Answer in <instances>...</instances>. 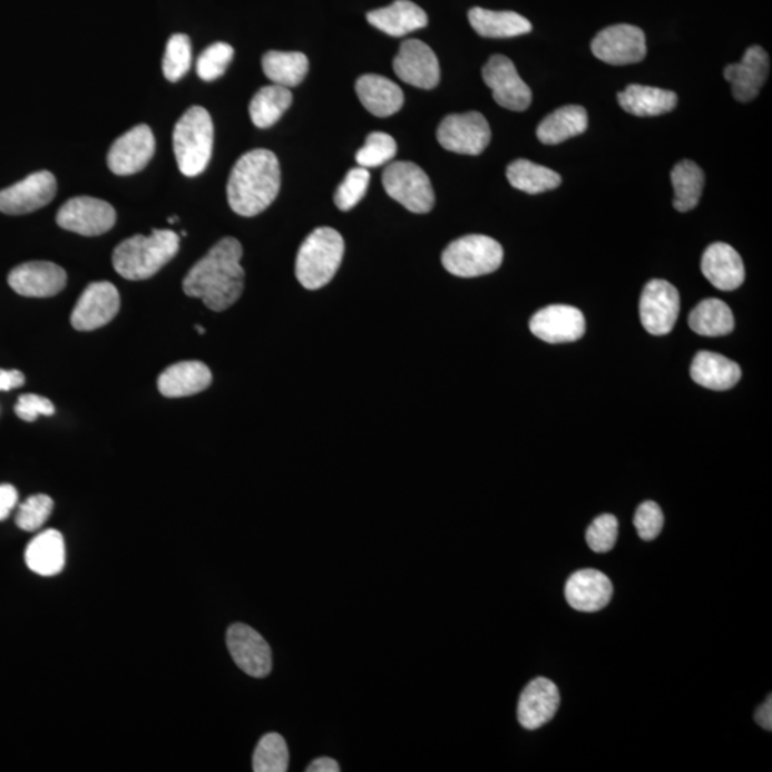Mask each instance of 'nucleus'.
Segmentation results:
<instances>
[{"mask_svg":"<svg viewBox=\"0 0 772 772\" xmlns=\"http://www.w3.org/2000/svg\"><path fill=\"white\" fill-rule=\"evenodd\" d=\"M290 764V753L284 736L270 733L262 736L256 745L252 769L255 772H285Z\"/></svg>","mask_w":772,"mask_h":772,"instance_id":"e433bc0d","label":"nucleus"},{"mask_svg":"<svg viewBox=\"0 0 772 772\" xmlns=\"http://www.w3.org/2000/svg\"><path fill=\"white\" fill-rule=\"evenodd\" d=\"M25 375L17 370H0V391H12L23 387Z\"/></svg>","mask_w":772,"mask_h":772,"instance_id":"de8ad7c7","label":"nucleus"},{"mask_svg":"<svg viewBox=\"0 0 772 772\" xmlns=\"http://www.w3.org/2000/svg\"><path fill=\"white\" fill-rule=\"evenodd\" d=\"M262 69L272 84L294 88L304 82L310 60L301 52L270 50L262 58Z\"/></svg>","mask_w":772,"mask_h":772,"instance_id":"2f4dec72","label":"nucleus"},{"mask_svg":"<svg viewBox=\"0 0 772 772\" xmlns=\"http://www.w3.org/2000/svg\"><path fill=\"white\" fill-rule=\"evenodd\" d=\"M212 372L204 362L185 361L174 363L160 373L159 392L166 398H184L208 390Z\"/></svg>","mask_w":772,"mask_h":772,"instance_id":"b1692460","label":"nucleus"},{"mask_svg":"<svg viewBox=\"0 0 772 772\" xmlns=\"http://www.w3.org/2000/svg\"><path fill=\"white\" fill-rule=\"evenodd\" d=\"M242 245L238 240L224 238L190 267L184 280L185 294L198 297L211 311L228 310L240 300L245 286L241 265Z\"/></svg>","mask_w":772,"mask_h":772,"instance_id":"f257e3e1","label":"nucleus"},{"mask_svg":"<svg viewBox=\"0 0 772 772\" xmlns=\"http://www.w3.org/2000/svg\"><path fill=\"white\" fill-rule=\"evenodd\" d=\"M196 331H198V334H201V335H205V332H206V331H205V328H204V326H199V325H196Z\"/></svg>","mask_w":772,"mask_h":772,"instance_id":"3c124183","label":"nucleus"},{"mask_svg":"<svg viewBox=\"0 0 772 772\" xmlns=\"http://www.w3.org/2000/svg\"><path fill=\"white\" fill-rule=\"evenodd\" d=\"M690 372L695 383L713 391H729L741 380L739 363L709 351L696 353Z\"/></svg>","mask_w":772,"mask_h":772,"instance_id":"cd10ccee","label":"nucleus"},{"mask_svg":"<svg viewBox=\"0 0 772 772\" xmlns=\"http://www.w3.org/2000/svg\"><path fill=\"white\" fill-rule=\"evenodd\" d=\"M504 261V250L496 240L486 235L462 236L447 246L442 265L449 274L477 277L492 274Z\"/></svg>","mask_w":772,"mask_h":772,"instance_id":"423d86ee","label":"nucleus"},{"mask_svg":"<svg viewBox=\"0 0 772 772\" xmlns=\"http://www.w3.org/2000/svg\"><path fill=\"white\" fill-rule=\"evenodd\" d=\"M613 583L597 569H582L569 577L565 585V598L574 609L597 613L613 598Z\"/></svg>","mask_w":772,"mask_h":772,"instance_id":"4be33fe9","label":"nucleus"},{"mask_svg":"<svg viewBox=\"0 0 772 772\" xmlns=\"http://www.w3.org/2000/svg\"><path fill=\"white\" fill-rule=\"evenodd\" d=\"M57 178L49 170L35 172L23 180L0 190V212L27 215L43 208L57 195Z\"/></svg>","mask_w":772,"mask_h":772,"instance_id":"ddd939ff","label":"nucleus"},{"mask_svg":"<svg viewBox=\"0 0 772 772\" xmlns=\"http://www.w3.org/2000/svg\"><path fill=\"white\" fill-rule=\"evenodd\" d=\"M592 49L595 58L605 63L623 67L638 63L647 55L645 33L633 25H614L600 30L594 38Z\"/></svg>","mask_w":772,"mask_h":772,"instance_id":"9b49d317","label":"nucleus"},{"mask_svg":"<svg viewBox=\"0 0 772 772\" xmlns=\"http://www.w3.org/2000/svg\"><path fill=\"white\" fill-rule=\"evenodd\" d=\"M226 645L235 664L254 678H265L272 671V651L257 631L250 625H231Z\"/></svg>","mask_w":772,"mask_h":772,"instance_id":"2eb2a0df","label":"nucleus"},{"mask_svg":"<svg viewBox=\"0 0 772 772\" xmlns=\"http://www.w3.org/2000/svg\"><path fill=\"white\" fill-rule=\"evenodd\" d=\"M120 296L110 282H94L80 295L70 322L75 330L88 332L108 325L118 315Z\"/></svg>","mask_w":772,"mask_h":772,"instance_id":"4468645a","label":"nucleus"},{"mask_svg":"<svg viewBox=\"0 0 772 772\" xmlns=\"http://www.w3.org/2000/svg\"><path fill=\"white\" fill-rule=\"evenodd\" d=\"M701 270L716 290L730 292L744 284V262L733 246L723 242H716L705 250Z\"/></svg>","mask_w":772,"mask_h":772,"instance_id":"5701e85b","label":"nucleus"},{"mask_svg":"<svg viewBox=\"0 0 772 772\" xmlns=\"http://www.w3.org/2000/svg\"><path fill=\"white\" fill-rule=\"evenodd\" d=\"M67 272L53 262L33 261L19 265L8 276L9 286L27 297H50L67 286Z\"/></svg>","mask_w":772,"mask_h":772,"instance_id":"a211bd4d","label":"nucleus"},{"mask_svg":"<svg viewBox=\"0 0 772 772\" xmlns=\"http://www.w3.org/2000/svg\"><path fill=\"white\" fill-rule=\"evenodd\" d=\"M176 221H179L178 216H175V218H169L170 224H174Z\"/></svg>","mask_w":772,"mask_h":772,"instance_id":"603ef678","label":"nucleus"},{"mask_svg":"<svg viewBox=\"0 0 772 772\" xmlns=\"http://www.w3.org/2000/svg\"><path fill=\"white\" fill-rule=\"evenodd\" d=\"M57 222L60 228L84 236H98L114 228L116 212L102 199L78 196L59 209Z\"/></svg>","mask_w":772,"mask_h":772,"instance_id":"f8f14e48","label":"nucleus"},{"mask_svg":"<svg viewBox=\"0 0 772 772\" xmlns=\"http://www.w3.org/2000/svg\"><path fill=\"white\" fill-rule=\"evenodd\" d=\"M769 72V53L761 47H751L746 49L741 62L731 63L724 69V78L731 84L734 98L746 104L759 96Z\"/></svg>","mask_w":772,"mask_h":772,"instance_id":"aec40b11","label":"nucleus"},{"mask_svg":"<svg viewBox=\"0 0 772 772\" xmlns=\"http://www.w3.org/2000/svg\"><path fill=\"white\" fill-rule=\"evenodd\" d=\"M483 82L492 90L494 99L502 108L524 113L532 102V92L517 72L511 59L494 55L482 69Z\"/></svg>","mask_w":772,"mask_h":772,"instance_id":"9d476101","label":"nucleus"},{"mask_svg":"<svg viewBox=\"0 0 772 772\" xmlns=\"http://www.w3.org/2000/svg\"><path fill=\"white\" fill-rule=\"evenodd\" d=\"M437 138L449 153L476 156L491 143V128L479 113L449 115L439 125Z\"/></svg>","mask_w":772,"mask_h":772,"instance_id":"6e6552de","label":"nucleus"},{"mask_svg":"<svg viewBox=\"0 0 772 772\" xmlns=\"http://www.w3.org/2000/svg\"><path fill=\"white\" fill-rule=\"evenodd\" d=\"M25 563L30 571L42 575V577H53L63 571L67 564V547H65L63 535L57 529H47L40 532L28 544L25 551Z\"/></svg>","mask_w":772,"mask_h":772,"instance_id":"a878e982","label":"nucleus"},{"mask_svg":"<svg viewBox=\"0 0 772 772\" xmlns=\"http://www.w3.org/2000/svg\"><path fill=\"white\" fill-rule=\"evenodd\" d=\"M587 128L588 115L583 106H563L539 124L537 138L545 145H558L583 135Z\"/></svg>","mask_w":772,"mask_h":772,"instance_id":"7c9ffc66","label":"nucleus"},{"mask_svg":"<svg viewBox=\"0 0 772 772\" xmlns=\"http://www.w3.org/2000/svg\"><path fill=\"white\" fill-rule=\"evenodd\" d=\"M393 70L403 82L421 89L437 88L441 69L436 52L418 39L405 40L393 59Z\"/></svg>","mask_w":772,"mask_h":772,"instance_id":"f3484780","label":"nucleus"},{"mask_svg":"<svg viewBox=\"0 0 772 772\" xmlns=\"http://www.w3.org/2000/svg\"><path fill=\"white\" fill-rule=\"evenodd\" d=\"M290 88L272 84L264 86L251 100L250 115L256 128L267 129L282 118L292 105Z\"/></svg>","mask_w":772,"mask_h":772,"instance_id":"72a5a7b5","label":"nucleus"},{"mask_svg":"<svg viewBox=\"0 0 772 772\" xmlns=\"http://www.w3.org/2000/svg\"><path fill=\"white\" fill-rule=\"evenodd\" d=\"M507 178L515 189L527 192L529 195L553 190L563 182L557 172L527 159H518L509 165Z\"/></svg>","mask_w":772,"mask_h":772,"instance_id":"f704fd0d","label":"nucleus"},{"mask_svg":"<svg viewBox=\"0 0 772 772\" xmlns=\"http://www.w3.org/2000/svg\"><path fill=\"white\" fill-rule=\"evenodd\" d=\"M174 150L179 170L194 178L206 169L214 150V123L208 110L192 106L175 125Z\"/></svg>","mask_w":772,"mask_h":772,"instance_id":"39448f33","label":"nucleus"},{"mask_svg":"<svg viewBox=\"0 0 772 772\" xmlns=\"http://www.w3.org/2000/svg\"><path fill=\"white\" fill-rule=\"evenodd\" d=\"M358 98L368 113L378 118L400 113L403 105V92L400 86L381 75H362L355 85Z\"/></svg>","mask_w":772,"mask_h":772,"instance_id":"bb28decb","label":"nucleus"},{"mask_svg":"<svg viewBox=\"0 0 772 772\" xmlns=\"http://www.w3.org/2000/svg\"><path fill=\"white\" fill-rule=\"evenodd\" d=\"M52 511L53 499L45 496V494H38V496H32L20 504L14 521L23 531H38L48 521Z\"/></svg>","mask_w":772,"mask_h":772,"instance_id":"a19ab883","label":"nucleus"},{"mask_svg":"<svg viewBox=\"0 0 772 772\" xmlns=\"http://www.w3.org/2000/svg\"><path fill=\"white\" fill-rule=\"evenodd\" d=\"M179 252V235L174 231L156 229L149 236L135 235L116 246L115 271L129 281L149 280L158 274Z\"/></svg>","mask_w":772,"mask_h":772,"instance_id":"7ed1b4c3","label":"nucleus"},{"mask_svg":"<svg viewBox=\"0 0 772 772\" xmlns=\"http://www.w3.org/2000/svg\"><path fill=\"white\" fill-rule=\"evenodd\" d=\"M281 189V166L276 155L255 149L242 155L231 172L228 202L241 216H256L270 208Z\"/></svg>","mask_w":772,"mask_h":772,"instance_id":"f03ea898","label":"nucleus"},{"mask_svg":"<svg viewBox=\"0 0 772 772\" xmlns=\"http://www.w3.org/2000/svg\"><path fill=\"white\" fill-rule=\"evenodd\" d=\"M529 330L544 342H575L582 340L585 334V317L577 307L549 305L531 317Z\"/></svg>","mask_w":772,"mask_h":772,"instance_id":"6ab92c4d","label":"nucleus"},{"mask_svg":"<svg viewBox=\"0 0 772 772\" xmlns=\"http://www.w3.org/2000/svg\"><path fill=\"white\" fill-rule=\"evenodd\" d=\"M155 149V136L149 126H135L116 139L109 149V169L119 176L138 174L154 158Z\"/></svg>","mask_w":772,"mask_h":772,"instance_id":"dca6fc26","label":"nucleus"},{"mask_svg":"<svg viewBox=\"0 0 772 772\" xmlns=\"http://www.w3.org/2000/svg\"><path fill=\"white\" fill-rule=\"evenodd\" d=\"M192 65L190 39L184 33L170 37L166 45L163 69L169 82H178L189 72Z\"/></svg>","mask_w":772,"mask_h":772,"instance_id":"4c0bfd02","label":"nucleus"},{"mask_svg":"<svg viewBox=\"0 0 772 772\" xmlns=\"http://www.w3.org/2000/svg\"><path fill=\"white\" fill-rule=\"evenodd\" d=\"M618 539V519L610 514L599 515L587 529V544L594 553H609Z\"/></svg>","mask_w":772,"mask_h":772,"instance_id":"37998d69","label":"nucleus"},{"mask_svg":"<svg viewBox=\"0 0 772 772\" xmlns=\"http://www.w3.org/2000/svg\"><path fill=\"white\" fill-rule=\"evenodd\" d=\"M14 413H17L22 421L33 422L37 421L40 416H53L55 405L48 398L28 393V395L19 398L17 407H14Z\"/></svg>","mask_w":772,"mask_h":772,"instance_id":"a18cd8bd","label":"nucleus"},{"mask_svg":"<svg viewBox=\"0 0 772 772\" xmlns=\"http://www.w3.org/2000/svg\"><path fill=\"white\" fill-rule=\"evenodd\" d=\"M235 50L231 45L225 42H216L211 45L202 52L198 63H196V72L205 82H212L222 77L228 69L232 59H234Z\"/></svg>","mask_w":772,"mask_h":772,"instance_id":"ea45409f","label":"nucleus"},{"mask_svg":"<svg viewBox=\"0 0 772 772\" xmlns=\"http://www.w3.org/2000/svg\"><path fill=\"white\" fill-rule=\"evenodd\" d=\"M18 499L17 488L9 486V483L0 486V521L9 518V515L18 506Z\"/></svg>","mask_w":772,"mask_h":772,"instance_id":"49530a36","label":"nucleus"},{"mask_svg":"<svg viewBox=\"0 0 772 772\" xmlns=\"http://www.w3.org/2000/svg\"><path fill=\"white\" fill-rule=\"evenodd\" d=\"M398 146L391 135L372 133L368 135L363 148L358 150L356 163L362 168H378L395 158Z\"/></svg>","mask_w":772,"mask_h":772,"instance_id":"58836bf2","label":"nucleus"},{"mask_svg":"<svg viewBox=\"0 0 772 772\" xmlns=\"http://www.w3.org/2000/svg\"><path fill=\"white\" fill-rule=\"evenodd\" d=\"M561 704L558 686L548 678H535L525 686L518 703L519 724L527 730H538L549 723Z\"/></svg>","mask_w":772,"mask_h":772,"instance_id":"412c9836","label":"nucleus"},{"mask_svg":"<svg viewBox=\"0 0 772 772\" xmlns=\"http://www.w3.org/2000/svg\"><path fill=\"white\" fill-rule=\"evenodd\" d=\"M468 19L473 30L482 38H515L532 30V25L527 18L515 12H507V10L497 12V10L473 8L469 10Z\"/></svg>","mask_w":772,"mask_h":772,"instance_id":"c756f323","label":"nucleus"},{"mask_svg":"<svg viewBox=\"0 0 772 772\" xmlns=\"http://www.w3.org/2000/svg\"><path fill=\"white\" fill-rule=\"evenodd\" d=\"M618 102L625 113L648 118V116H659L674 110L678 104V96L673 90L629 85L618 94Z\"/></svg>","mask_w":772,"mask_h":772,"instance_id":"c85d7f7f","label":"nucleus"},{"mask_svg":"<svg viewBox=\"0 0 772 772\" xmlns=\"http://www.w3.org/2000/svg\"><path fill=\"white\" fill-rule=\"evenodd\" d=\"M691 330L701 336H725L734 331L733 311L721 300H705L690 314Z\"/></svg>","mask_w":772,"mask_h":772,"instance_id":"473e14b6","label":"nucleus"},{"mask_svg":"<svg viewBox=\"0 0 772 772\" xmlns=\"http://www.w3.org/2000/svg\"><path fill=\"white\" fill-rule=\"evenodd\" d=\"M674 186V208L678 212H690L700 204L703 195L705 176L703 169L693 160H683L671 172Z\"/></svg>","mask_w":772,"mask_h":772,"instance_id":"c9c22d12","label":"nucleus"},{"mask_svg":"<svg viewBox=\"0 0 772 772\" xmlns=\"http://www.w3.org/2000/svg\"><path fill=\"white\" fill-rule=\"evenodd\" d=\"M634 525L644 541H653L664 528V514L658 504L647 501L641 504L635 512Z\"/></svg>","mask_w":772,"mask_h":772,"instance_id":"c03bdc74","label":"nucleus"},{"mask_svg":"<svg viewBox=\"0 0 772 772\" xmlns=\"http://www.w3.org/2000/svg\"><path fill=\"white\" fill-rule=\"evenodd\" d=\"M680 305L677 287L667 281H651L639 300L641 322L651 335H667L677 324Z\"/></svg>","mask_w":772,"mask_h":772,"instance_id":"1a4fd4ad","label":"nucleus"},{"mask_svg":"<svg viewBox=\"0 0 772 772\" xmlns=\"http://www.w3.org/2000/svg\"><path fill=\"white\" fill-rule=\"evenodd\" d=\"M370 178V172L367 168H362V166L348 172L345 179H343L340 188L336 189L335 205L338 209L348 212L355 208L367 194Z\"/></svg>","mask_w":772,"mask_h":772,"instance_id":"79ce46f5","label":"nucleus"},{"mask_svg":"<svg viewBox=\"0 0 772 772\" xmlns=\"http://www.w3.org/2000/svg\"><path fill=\"white\" fill-rule=\"evenodd\" d=\"M367 19L373 28L393 38L405 37L428 25L426 10L410 0H395L390 7L372 10Z\"/></svg>","mask_w":772,"mask_h":772,"instance_id":"393cba45","label":"nucleus"},{"mask_svg":"<svg viewBox=\"0 0 772 772\" xmlns=\"http://www.w3.org/2000/svg\"><path fill=\"white\" fill-rule=\"evenodd\" d=\"M755 721H756V724H759L760 726H763L764 730H766V731L772 730V700H771V696H769V700H766L765 703L763 705H761L759 710H756Z\"/></svg>","mask_w":772,"mask_h":772,"instance_id":"09e8293b","label":"nucleus"},{"mask_svg":"<svg viewBox=\"0 0 772 772\" xmlns=\"http://www.w3.org/2000/svg\"><path fill=\"white\" fill-rule=\"evenodd\" d=\"M383 188L393 201L412 214H428L436 205L431 180L421 166L412 163H393L382 175Z\"/></svg>","mask_w":772,"mask_h":772,"instance_id":"0eeeda50","label":"nucleus"},{"mask_svg":"<svg viewBox=\"0 0 772 772\" xmlns=\"http://www.w3.org/2000/svg\"><path fill=\"white\" fill-rule=\"evenodd\" d=\"M345 242L340 232L317 228L307 235L296 256L295 274L306 290L316 291L330 284L340 270Z\"/></svg>","mask_w":772,"mask_h":772,"instance_id":"20e7f679","label":"nucleus"},{"mask_svg":"<svg viewBox=\"0 0 772 772\" xmlns=\"http://www.w3.org/2000/svg\"><path fill=\"white\" fill-rule=\"evenodd\" d=\"M307 772H340V764L335 760L330 759V756H321L312 761L310 766L306 769Z\"/></svg>","mask_w":772,"mask_h":772,"instance_id":"8fccbe9b","label":"nucleus"}]
</instances>
